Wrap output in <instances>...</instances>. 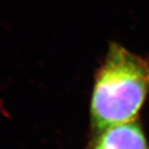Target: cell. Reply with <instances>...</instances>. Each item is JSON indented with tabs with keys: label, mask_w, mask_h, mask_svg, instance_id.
<instances>
[{
	"label": "cell",
	"mask_w": 149,
	"mask_h": 149,
	"mask_svg": "<svg viewBox=\"0 0 149 149\" xmlns=\"http://www.w3.org/2000/svg\"><path fill=\"white\" fill-rule=\"evenodd\" d=\"M149 94V60L111 42L95 72L89 114L92 132L138 120Z\"/></svg>",
	"instance_id": "1"
},
{
	"label": "cell",
	"mask_w": 149,
	"mask_h": 149,
	"mask_svg": "<svg viewBox=\"0 0 149 149\" xmlns=\"http://www.w3.org/2000/svg\"><path fill=\"white\" fill-rule=\"evenodd\" d=\"M86 149H149V142L139 120L92 132Z\"/></svg>",
	"instance_id": "2"
}]
</instances>
